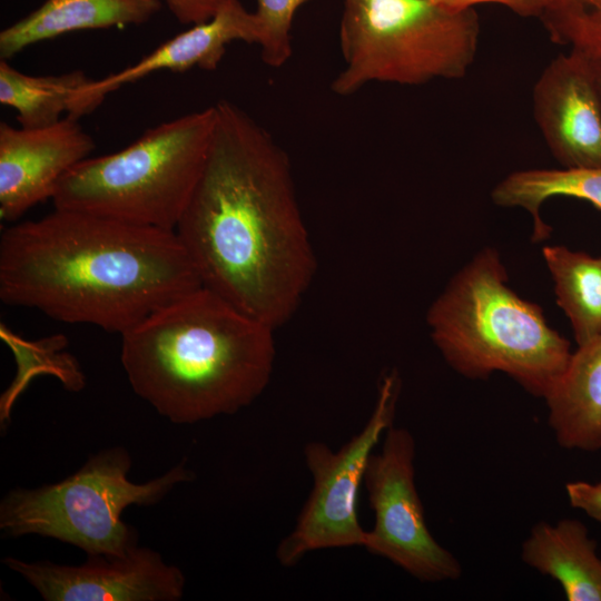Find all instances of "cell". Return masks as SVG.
Instances as JSON below:
<instances>
[{
    "label": "cell",
    "mask_w": 601,
    "mask_h": 601,
    "mask_svg": "<svg viewBox=\"0 0 601 601\" xmlns=\"http://www.w3.org/2000/svg\"><path fill=\"white\" fill-rule=\"evenodd\" d=\"M214 106L205 165L175 233L204 287L275 329L316 269L290 160L239 106Z\"/></svg>",
    "instance_id": "1"
},
{
    "label": "cell",
    "mask_w": 601,
    "mask_h": 601,
    "mask_svg": "<svg viewBox=\"0 0 601 601\" xmlns=\"http://www.w3.org/2000/svg\"><path fill=\"white\" fill-rule=\"evenodd\" d=\"M203 286L175 231L57 209L0 238V299L122 334Z\"/></svg>",
    "instance_id": "2"
},
{
    "label": "cell",
    "mask_w": 601,
    "mask_h": 601,
    "mask_svg": "<svg viewBox=\"0 0 601 601\" xmlns=\"http://www.w3.org/2000/svg\"><path fill=\"white\" fill-rule=\"evenodd\" d=\"M274 328L200 286L121 334L134 392L176 424L229 415L269 383Z\"/></svg>",
    "instance_id": "3"
},
{
    "label": "cell",
    "mask_w": 601,
    "mask_h": 601,
    "mask_svg": "<svg viewBox=\"0 0 601 601\" xmlns=\"http://www.w3.org/2000/svg\"><path fill=\"white\" fill-rule=\"evenodd\" d=\"M506 282L497 252H480L430 307L431 336L459 374L486 378L501 372L545 398L571 357L570 343Z\"/></svg>",
    "instance_id": "4"
},
{
    "label": "cell",
    "mask_w": 601,
    "mask_h": 601,
    "mask_svg": "<svg viewBox=\"0 0 601 601\" xmlns=\"http://www.w3.org/2000/svg\"><path fill=\"white\" fill-rule=\"evenodd\" d=\"M210 106L147 129L117 152L88 157L58 183L55 208L175 231L208 154Z\"/></svg>",
    "instance_id": "5"
},
{
    "label": "cell",
    "mask_w": 601,
    "mask_h": 601,
    "mask_svg": "<svg viewBox=\"0 0 601 601\" xmlns=\"http://www.w3.org/2000/svg\"><path fill=\"white\" fill-rule=\"evenodd\" d=\"M479 37L474 8L452 10L432 0H343L345 67L331 88L349 96L375 81L418 86L460 79L475 59Z\"/></svg>",
    "instance_id": "6"
},
{
    "label": "cell",
    "mask_w": 601,
    "mask_h": 601,
    "mask_svg": "<svg viewBox=\"0 0 601 601\" xmlns=\"http://www.w3.org/2000/svg\"><path fill=\"white\" fill-rule=\"evenodd\" d=\"M131 457L121 446L92 455L68 477L36 489H13L0 503L6 536L37 534L72 544L88 555H125L137 534L121 514L131 504L152 505L194 477L184 463L145 483L128 479Z\"/></svg>",
    "instance_id": "7"
},
{
    "label": "cell",
    "mask_w": 601,
    "mask_h": 601,
    "mask_svg": "<svg viewBox=\"0 0 601 601\" xmlns=\"http://www.w3.org/2000/svg\"><path fill=\"white\" fill-rule=\"evenodd\" d=\"M400 393L398 373H385L362 431L336 452L322 442L305 445L313 487L294 529L277 546L276 558L282 565L294 566L316 550L364 545L366 530L358 521V490L376 444L393 425Z\"/></svg>",
    "instance_id": "8"
},
{
    "label": "cell",
    "mask_w": 601,
    "mask_h": 601,
    "mask_svg": "<svg viewBox=\"0 0 601 601\" xmlns=\"http://www.w3.org/2000/svg\"><path fill=\"white\" fill-rule=\"evenodd\" d=\"M415 441L392 425L382 449L371 455L364 484L375 522L363 548L424 582L456 580L459 560L432 535L415 486Z\"/></svg>",
    "instance_id": "9"
},
{
    "label": "cell",
    "mask_w": 601,
    "mask_h": 601,
    "mask_svg": "<svg viewBox=\"0 0 601 601\" xmlns=\"http://www.w3.org/2000/svg\"><path fill=\"white\" fill-rule=\"evenodd\" d=\"M2 562L46 601H177L186 583L179 568L138 544L120 556L88 555L76 566L11 556Z\"/></svg>",
    "instance_id": "10"
},
{
    "label": "cell",
    "mask_w": 601,
    "mask_h": 601,
    "mask_svg": "<svg viewBox=\"0 0 601 601\" xmlns=\"http://www.w3.org/2000/svg\"><path fill=\"white\" fill-rule=\"evenodd\" d=\"M93 138L77 118L65 116L42 128L0 122V218L17 221L35 205L52 198L58 183L90 157Z\"/></svg>",
    "instance_id": "11"
},
{
    "label": "cell",
    "mask_w": 601,
    "mask_h": 601,
    "mask_svg": "<svg viewBox=\"0 0 601 601\" xmlns=\"http://www.w3.org/2000/svg\"><path fill=\"white\" fill-rule=\"evenodd\" d=\"M532 102L548 148L563 167H601V108L579 49L550 61L533 87Z\"/></svg>",
    "instance_id": "12"
},
{
    "label": "cell",
    "mask_w": 601,
    "mask_h": 601,
    "mask_svg": "<svg viewBox=\"0 0 601 601\" xmlns=\"http://www.w3.org/2000/svg\"><path fill=\"white\" fill-rule=\"evenodd\" d=\"M234 41L257 43L256 19L239 0H223L209 20L162 42L136 63L102 79L90 80L78 95V116L92 112L110 92L157 71L183 72L195 67L215 70L227 46Z\"/></svg>",
    "instance_id": "13"
},
{
    "label": "cell",
    "mask_w": 601,
    "mask_h": 601,
    "mask_svg": "<svg viewBox=\"0 0 601 601\" xmlns=\"http://www.w3.org/2000/svg\"><path fill=\"white\" fill-rule=\"evenodd\" d=\"M161 0H46L0 32V58L8 60L35 43L92 29L139 26L161 9Z\"/></svg>",
    "instance_id": "14"
},
{
    "label": "cell",
    "mask_w": 601,
    "mask_h": 601,
    "mask_svg": "<svg viewBox=\"0 0 601 601\" xmlns=\"http://www.w3.org/2000/svg\"><path fill=\"white\" fill-rule=\"evenodd\" d=\"M544 400L561 447L601 449V334L578 346Z\"/></svg>",
    "instance_id": "15"
},
{
    "label": "cell",
    "mask_w": 601,
    "mask_h": 601,
    "mask_svg": "<svg viewBox=\"0 0 601 601\" xmlns=\"http://www.w3.org/2000/svg\"><path fill=\"white\" fill-rule=\"evenodd\" d=\"M524 563L555 580L568 601H601V558L579 520L532 526L522 543Z\"/></svg>",
    "instance_id": "16"
},
{
    "label": "cell",
    "mask_w": 601,
    "mask_h": 601,
    "mask_svg": "<svg viewBox=\"0 0 601 601\" xmlns=\"http://www.w3.org/2000/svg\"><path fill=\"white\" fill-rule=\"evenodd\" d=\"M90 80L81 70L27 75L0 59V104L17 111L20 127H48L60 121L63 114L77 118L78 95Z\"/></svg>",
    "instance_id": "17"
},
{
    "label": "cell",
    "mask_w": 601,
    "mask_h": 601,
    "mask_svg": "<svg viewBox=\"0 0 601 601\" xmlns=\"http://www.w3.org/2000/svg\"><path fill=\"white\" fill-rule=\"evenodd\" d=\"M555 196L583 199L601 210V167L520 170L506 176L492 191L496 205L521 207L531 214L534 240L551 231L540 217V207Z\"/></svg>",
    "instance_id": "18"
},
{
    "label": "cell",
    "mask_w": 601,
    "mask_h": 601,
    "mask_svg": "<svg viewBox=\"0 0 601 601\" xmlns=\"http://www.w3.org/2000/svg\"><path fill=\"white\" fill-rule=\"evenodd\" d=\"M542 253L556 303L572 325L578 346L582 345L601 334V262L564 246H546Z\"/></svg>",
    "instance_id": "19"
},
{
    "label": "cell",
    "mask_w": 601,
    "mask_h": 601,
    "mask_svg": "<svg viewBox=\"0 0 601 601\" xmlns=\"http://www.w3.org/2000/svg\"><path fill=\"white\" fill-rule=\"evenodd\" d=\"M539 19L554 43L601 49V0H546Z\"/></svg>",
    "instance_id": "20"
},
{
    "label": "cell",
    "mask_w": 601,
    "mask_h": 601,
    "mask_svg": "<svg viewBox=\"0 0 601 601\" xmlns=\"http://www.w3.org/2000/svg\"><path fill=\"white\" fill-rule=\"evenodd\" d=\"M309 0H256L254 11L262 60L272 68L292 57V24L297 9Z\"/></svg>",
    "instance_id": "21"
},
{
    "label": "cell",
    "mask_w": 601,
    "mask_h": 601,
    "mask_svg": "<svg viewBox=\"0 0 601 601\" xmlns=\"http://www.w3.org/2000/svg\"><path fill=\"white\" fill-rule=\"evenodd\" d=\"M565 493L569 503L574 509L583 511L591 519L601 523V481L597 483L568 482Z\"/></svg>",
    "instance_id": "22"
},
{
    "label": "cell",
    "mask_w": 601,
    "mask_h": 601,
    "mask_svg": "<svg viewBox=\"0 0 601 601\" xmlns=\"http://www.w3.org/2000/svg\"><path fill=\"white\" fill-rule=\"evenodd\" d=\"M183 24H197L209 20L223 0H161Z\"/></svg>",
    "instance_id": "23"
},
{
    "label": "cell",
    "mask_w": 601,
    "mask_h": 601,
    "mask_svg": "<svg viewBox=\"0 0 601 601\" xmlns=\"http://www.w3.org/2000/svg\"><path fill=\"white\" fill-rule=\"evenodd\" d=\"M433 2L452 10L472 9L477 4H500L521 17L539 18L546 0H432Z\"/></svg>",
    "instance_id": "24"
},
{
    "label": "cell",
    "mask_w": 601,
    "mask_h": 601,
    "mask_svg": "<svg viewBox=\"0 0 601 601\" xmlns=\"http://www.w3.org/2000/svg\"><path fill=\"white\" fill-rule=\"evenodd\" d=\"M579 50L583 53L587 61L601 108V49Z\"/></svg>",
    "instance_id": "25"
},
{
    "label": "cell",
    "mask_w": 601,
    "mask_h": 601,
    "mask_svg": "<svg viewBox=\"0 0 601 601\" xmlns=\"http://www.w3.org/2000/svg\"><path fill=\"white\" fill-rule=\"evenodd\" d=\"M600 262H601V257H599Z\"/></svg>",
    "instance_id": "26"
}]
</instances>
